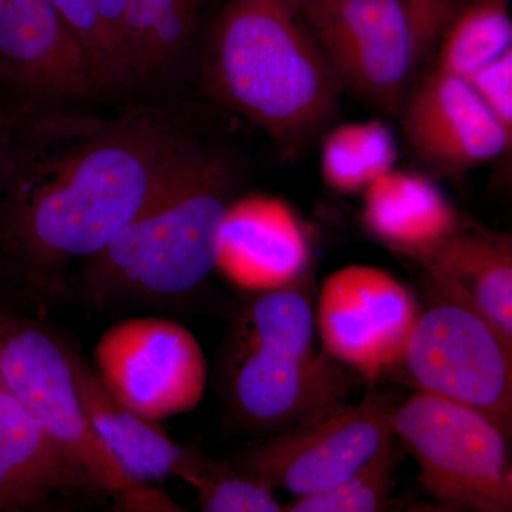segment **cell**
<instances>
[{
  "label": "cell",
  "mask_w": 512,
  "mask_h": 512,
  "mask_svg": "<svg viewBox=\"0 0 512 512\" xmlns=\"http://www.w3.org/2000/svg\"><path fill=\"white\" fill-rule=\"evenodd\" d=\"M466 80L495 120L512 136V50Z\"/></svg>",
  "instance_id": "26"
},
{
  "label": "cell",
  "mask_w": 512,
  "mask_h": 512,
  "mask_svg": "<svg viewBox=\"0 0 512 512\" xmlns=\"http://www.w3.org/2000/svg\"><path fill=\"white\" fill-rule=\"evenodd\" d=\"M207 0H127L124 49L131 83L161 76L191 46Z\"/></svg>",
  "instance_id": "19"
},
{
  "label": "cell",
  "mask_w": 512,
  "mask_h": 512,
  "mask_svg": "<svg viewBox=\"0 0 512 512\" xmlns=\"http://www.w3.org/2000/svg\"><path fill=\"white\" fill-rule=\"evenodd\" d=\"M235 187L231 160L188 138L146 207L89 259L83 275L89 298L161 301L198 288L217 265Z\"/></svg>",
  "instance_id": "3"
},
{
  "label": "cell",
  "mask_w": 512,
  "mask_h": 512,
  "mask_svg": "<svg viewBox=\"0 0 512 512\" xmlns=\"http://www.w3.org/2000/svg\"><path fill=\"white\" fill-rule=\"evenodd\" d=\"M420 305L396 276L348 265L323 281L315 303L323 352L375 383L399 367Z\"/></svg>",
  "instance_id": "10"
},
{
  "label": "cell",
  "mask_w": 512,
  "mask_h": 512,
  "mask_svg": "<svg viewBox=\"0 0 512 512\" xmlns=\"http://www.w3.org/2000/svg\"><path fill=\"white\" fill-rule=\"evenodd\" d=\"M13 147H15V126L0 109V201L8 187L10 171L13 163Z\"/></svg>",
  "instance_id": "28"
},
{
  "label": "cell",
  "mask_w": 512,
  "mask_h": 512,
  "mask_svg": "<svg viewBox=\"0 0 512 512\" xmlns=\"http://www.w3.org/2000/svg\"><path fill=\"white\" fill-rule=\"evenodd\" d=\"M464 0H299L343 90L399 116Z\"/></svg>",
  "instance_id": "4"
},
{
  "label": "cell",
  "mask_w": 512,
  "mask_h": 512,
  "mask_svg": "<svg viewBox=\"0 0 512 512\" xmlns=\"http://www.w3.org/2000/svg\"><path fill=\"white\" fill-rule=\"evenodd\" d=\"M15 124L0 207L5 234L33 271L90 259L146 207L188 138L161 114L99 120L40 114Z\"/></svg>",
  "instance_id": "1"
},
{
  "label": "cell",
  "mask_w": 512,
  "mask_h": 512,
  "mask_svg": "<svg viewBox=\"0 0 512 512\" xmlns=\"http://www.w3.org/2000/svg\"><path fill=\"white\" fill-rule=\"evenodd\" d=\"M394 439L416 460L421 485L457 510H512L511 434L476 409L417 392L390 407Z\"/></svg>",
  "instance_id": "6"
},
{
  "label": "cell",
  "mask_w": 512,
  "mask_h": 512,
  "mask_svg": "<svg viewBox=\"0 0 512 512\" xmlns=\"http://www.w3.org/2000/svg\"><path fill=\"white\" fill-rule=\"evenodd\" d=\"M463 220L433 177L420 171L393 168L363 191L362 222L369 234L414 262Z\"/></svg>",
  "instance_id": "17"
},
{
  "label": "cell",
  "mask_w": 512,
  "mask_h": 512,
  "mask_svg": "<svg viewBox=\"0 0 512 512\" xmlns=\"http://www.w3.org/2000/svg\"><path fill=\"white\" fill-rule=\"evenodd\" d=\"M79 37L96 67L103 90L131 83L126 59L101 19L94 0H50Z\"/></svg>",
  "instance_id": "25"
},
{
  "label": "cell",
  "mask_w": 512,
  "mask_h": 512,
  "mask_svg": "<svg viewBox=\"0 0 512 512\" xmlns=\"http://www.w3.org/2000/svg\"><path fill=\"white\" fill-rule=\"evenodd\" d=\"M430 288L466 303L512 339V241L464 218L417 259Z\"/></svg>",
  "instance_id": "16"
},
{
  "label": "cell",
  "mask_w": 512,
  "mask_h": 512,
  "mask_svg": "<svg viewBox=\"0 0 512 512\" xmlns=\"http://www.w3.org/2000/svg\"><path fill=\"white\" fill-rule=\"evenodd\" d=\"M188 484L197 491L205 512H281L276 488L239 468L202 457Z\"/></svg>",
  "instance_id": "24"
},
{
  "label": "cell",
  "mask_w": 512,
  "mask_h": 512,
  "mask_svg": "<svg viewBox=\"0 0 512 512\" xmlns=\"http://www.w3.org/2000/svg\"><path fill=\"white\" fill-rule=\"evenodd\" d=\"M431 289L402 360L417 392L476 409L512 433V339L466 303Z\"/></svg>",
  "instance_id": "7"
},
{
  "label": "cell",
  "mask_w": 512,
  "mask_h": 512,
  "mask_svg": "<svg viewBox=\"0 0 512 512\" xmlns=\"http://www.w3.org/2000/svg\"><path fill=\"white\" fill-rule=\"evenodd\" d=\"M94 5H96L97 10H99L101 19L106 23L111 37H113L116 45L119 46L127 62L126 49H124L127 0H94ZM128 72H130V69H128Z\"/></svg>",
  "instance_id": "27"
},
{
  "label": "cell",
  "mask_w": 512,
  "mask_h": 512,
  "mask_svg": "<svg viewBox=\"0 0 512 512\" xmlns=\"http://www.w3.org/2000/svg\"><path fill=\"white\" fill-rule=\"evenodd\" d=\"M94 365L114 397L157 423L191 412L207 389L208 365L200 342L170 319L114 323L94 348Z\"/></svg>",
  "instance_id": "9"
},
{
  "label": "cell",
  "mask_w": 512,
  "mask_h": 512,
  "mask_svg": "<svg viewBox=\"0 0 512 512\" xmlns=\"http://www.w3.org/2000/svg\"><path fill=\"white\" fill-rule=\"evenodd\" d=\"M76 490L92 487L39 421L0 389V510Z\"/></svg>",
  "instance_id": "18"
},
{
  "label": "cell",
  "mask_w": 512,
  "mask_h": 512,
  "mask_svg": "<svg viewBox=\"0 0 512 512\" xmlns=\"http://www.w3.org/2000/svg\"><path fill=\"white\" fill-rule=\"evenodd\" d=\"M0 79L37 100H83L103 90L89 53L50 0H0Z\"/></svg>",
  "instance_id": "13"
},
{
  "label": "cell",
  "mask_w": 512,
  "mask_h": 512,
  "mask_svg": "<svg viewBox=\"0 0 512 512\" xmlns=\"http://www.w3.org/2000/svg\"><path fill=\"white\" fill-rule=\"evenodd\" d=\"M510 50V0H464L444 29L430 67L466 79Z\"/></svg>",
  "instance_id": "21"
},
{
  "label": "cell",
  "mask_w": 512,
  "mask_h": 512,
  "mask_svg": "<svg viewBox=\"0 0 512 512\" xmlns=\"http://www.w3.org/2000/svg\"><path fill=\"white\" fill-rule=\"evenodd\" d=\"M72 363L93 433L134 484L150 485L170 477L190 480L200 466V453L175 443L157 421L121 403L77 353L72 352Z\"/></svg>",
  "instance_id": "15"
},
{
  "label": "cell",
  "mask_w": 512,
  "mask_h": 512,
  "mask_svg": "<svg viewBox=\"0 0 512 512\" xmlns=\"http://www.w3.org/2000/svg\"><path fill=\"white\" fill-rule=\"evenodd\" d=\"M392 406L377 392L356 404L340 403L251 448L237 468L293 498L322 493L359 470L393 436Z\"/></svg>",
  "instance_id": "8"
},
{
  "label": "cell",
  "mask_w": 512,
  "mask_h": 512,
  "mask_svg": "<svg viewBox=\"0 0 512 512\" xmlns=\"http://www.w3.org/2000/svg\"><path fill=\"white\" fill-rule=\"evenodd\" d=\"M311 264V239L288 202L268 195L232 201L215 265L231 284L249 292L271 291L291 284Z\"/></svg>",
  "instance_id": "14"
},
{
  "label": "cell",
  "mask_w": 512,
  "mask_h": 512,
  "mask_svg": "<svg viewBox=\"0 0 512 512\" xmlns=\"http://www.w3.org/2000/svg\"><path fill=\"white\" fill-rule=\"evenodd\" d=\"M397 157V141L387 124L356 121L333 127L323 136L320 170L332 190L357 194L396 168Z\"/></svg>",
  "instance_id": "22"
},
{
  "label": "cell",
  "mask_w": 512,
  "mask_h": 512,
  "mask_svg": "<svg viewBox=\"0 0 512 512\" xmlns=\"http://www.w3.org/2000/svg\"><path fill=\"white\" fill-rule=\"evenodd\" d=\"M311 269L291 284L258 293L239 323L237 343L293 357L315 355Z\"/></svg>",
  "instance_id": "20"
},
{
  "label": "cell",
  "mask_w": 512,
  "mask_h": 512,
  "mask_svg": "<svg viewBox=\"0 0 512 512\" xmlns=\"http://www.w3.org/2000/svg\"><path fill=\"white\" fill-rule=\"evenodd\" d=\"M400 451L390 437L375 456L342 483L322 493L293 498L284 505L288 512H376L390 503Z\"/></svg>",
  "instance_id": "23"
},
{
  "label": "cell",
  "mask_w": 512,
  "mask_h": 512,
  "mask_svg": "<svg viewBox=\"0 0 512 512\" xmlns=\"http://www.w3.org/2000/svg\"><path fill=\"white\" fill-rule=\"evenodd\" d=\"M410 153L430 177H453L510 153L512 136L466 79L429 67L399 116Z\"/></svg>",
  "instance_id": "11"
},
{
  "label": "cell",
  "mask_w": 512,
  "mask_h": 512,
  "mask_svg": "<svg viewBox=\"0 0 512 512\" xmlns=\"http://www.w3.org/2000/svg\"><path fill=\"white\" fill-rule=\"evenodd\" d=\"M356 376L323 350L301 359L235 343L229 396L245 423L278 433L343 403Z\"/></svg>",
  "instance_id": "12"
},
{
  "label": "cell",
  "mask_w": 512,
  "mask_h": 512,
  "mask_svg": "<svg viewBox=\"0 0 512 512\" xmlns=\"http://www.w3.org/2000/svg\"><path fill=\"white\" fill-rule=\"evenodd\" d=\"M0 389L39 421L92 490L130 511L177 510L150 485L134 484L93 433L74 379L72 349L42 326L3 312Z\"/></svg>",
  "instance_id": "5"
},
{
  "label": "cell",
  "mask_w": 512,
  "mask_h": 512,
  "mask_svg": "<svg viewBox=\"0 0 512 512\" xmlns=\"http://www.w3.org/2000/svg\"><path fill=\"white\" fill-rule=\"evenodd\" d=\"M205 76L225 106L291 151L328 127L345 93L299 0H227Z\"/></svg>",
  "instance_id": "2"
}]
</instances>
